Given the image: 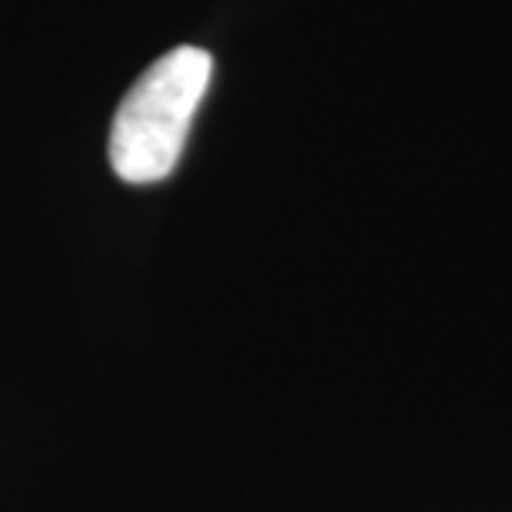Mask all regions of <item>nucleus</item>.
<instances>
[{
	"instance_id": "nucleus-1",
	"label": "nucleus",
	"mask_w": 512,
	"mask_h": 512,
	"mask_svg": "<svg viewBox=\"0 0 512 512\" xmlns=\"http://www.w3.org/2000/svg\"><path fill=\"white\" fill-rule=\"evenodd\" d=\"M213 77L203 47H177L143 70L110 127V167L124 183H160L177 167Z\"/></svg>"
}]
</instances>
